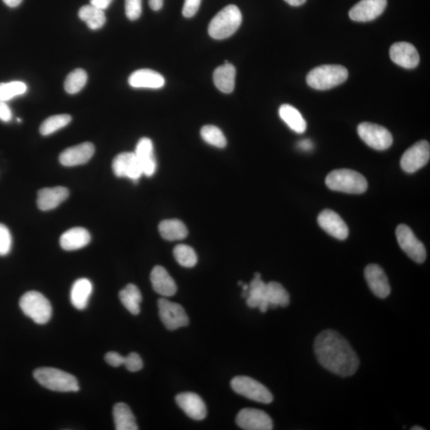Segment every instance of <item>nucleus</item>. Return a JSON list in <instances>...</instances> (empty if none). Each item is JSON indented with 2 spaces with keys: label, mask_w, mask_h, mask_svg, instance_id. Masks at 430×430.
Segmentation results:
<instances>
[{
  "label": "nucleus",
  "mask_w": 430,
  "mask_h": 430,
  "mask_svg": "<svg viewBox=\"0 0 430 430\" xmlns=\"http://www.w3.org/2000/svg\"><path fill=\"white\" fill-rule=\"evenodd\" d=\"M314 351L321 366L342 377L357 372L359 359L351 344L334 330H325L315 339Z\"/></svg>",
  "instance_id": "obj_1"
},
{
  "label": "nucleus",
  "mask_w": 430,
  "mask_h": 430,
  "mask_svg": "<svg viewBox=\"0 0 430 430\" xmlns=\"http://www.w3.org/2000/svg\"><path fill=\"white\" fill-rule=\"evenodd\" d=\"M242 12L235 5H229L220 11L209 24L208 33L214 39L223 40L233 36L241 26Z\"/></svg>",
  "instance_id": "obj_2"
},
{
  "label": "nucleus",
  "mask_w": 430,
  "mask_h": 430,
  "mask_svg": "<svg viewBox=\"0 0 430 430\" xmlns=\"http://www.w3.org/2000/svg\"><path fill=\"white\" fill-rule=\"evenodd\" d=\"M34 378L43 387L53 392H77L80 389L76 378L57 368H38L34 372Z\"/></svg>",
  "instance_id": "obj_3"
},
{
  "label": "nucleus",
  "mask_w": 430,
  "mask_h": 430,
  "mask_svg": "<svg viewBox=\"0 0 430 430\" xmlns=\"http://www.w3.org/2000/svg\"><path fill=\"white\" fill-rule=\"evenodd\" d=\"M325 183L332 191L348 194H363L368 187L361 174L350 169L335 170L328 174Z\"/></svg>",
  "instance_id": "obj_4"
},
{
  "label": "nucleus",
  "mask_w": 430,
  "mask_h": 430,
  "mask_svg": "<svg viewBox=\"0 0 430 430\" xmlns=\"http://www.w3.org/2000/svg\"><path fill=\"white\" fill-rule=\"evenodd\" d=\"M348 71L339 65H324L312 69L307 76L310 87L317 90H327L346 82Z\"/></svg>",
  "instance_id": "obj_5"
},
{
  "label": "nucleus",
  "mask_w": 430,
  "mask_h": 430,
  "mask_svg": "<svg viewBox=\"0 0 430 430\" xmlns=\"http://www.w3.org/2000/svg\"><path fill=\"white\" fill-rule=\"evenodd\" d=\"M19 306L27 317L34 323L46 324L52 317V306L42 293L30 291L20 299Z\"/></svg>",
  "instance_id": "obj_6"
},
{
  "label": "nucleus",
  "mask_w": 430,
  "mask_h": 430,
  "mask_svg": "<svg viewBox=\"0 0 430 430\" xmlns=\"http://www.w3.org/2000/svg\"><path fill=\"white\" fill-rule=\"evenodd\" d=\"M231 386L234 392L253 400L254 402L264 404L271 403L273 394L261 383L248 376H237L231 380Z\"/></svg>",
  "instance_id": "obj_7"
},
{
  "label": "nucleus",
  "mask_w": 430,
  "mask_h": 430,
  "mask_svg": "<svg viewBox=\"0 0 430 430\" xmlns=\"http://www.w3.org/2000/svg\"><path fill=\"white\" fill-rule=\"evenodd\" d=\"M358 134L360 138L369 147L383 151L392 146L393 137L386 128L378 124L364 122L358 126Z\"/></svg>",
  "instance_id": "obj_8"
},
{
  "label": "nucleus",
  "mask_w": 430,
  "mask_h": 430,
  "mask_svg": "<svg viewBox=\"0 0 430 430\" xmlns=\"http://www.w3.org/2000/svg\"><path fill=\"white\" fill-rule=\"evenodd\" d=\"M396 237L400 247L414 262L423 263L426 261V248L407 225H399L396 229Z\"/></svg>",
  "instance_id": "obj_9"
},
{
  "label": "nucleus",
  "mask_w": 430,
  "mask_h": 430,
  "mask_svg": "<svg viewBox=\"0 0 430 430\" xmlns=\"http://www.w3.org/2000/svg\"><path fill=\"white\" fill-rule=\"evenodd\" d=\"M158 308L159 317L169 331L188 326L189 318L181 305L166 299H159Z\"/></svg>",
  "instance_id": "obj_10"
},
{
  "label": "nucleus",
  "mask_w": 430,
  "mask_h": 430,
  "mask_svg": "<svg viewBox=\"0 0 430 430\" xmlns=\"http://www.w3.org/2000/svg\"><path fill=\"white\" fill-rule=\"evenodd\" d=\"M429 143L427 141L419 142L404 152L401 158V167L407 173L416 172L429 162Z\"/></svg>",
  "instance_id": "obj_11"
},
{
  "label": "nucleus",
  "mask_w": 430,
  "mask_h": 430,
  "mask_svg": "<svg viewBox=\"0 0 430 430\" xmlns=\"http://www.w3.org/2000/svg\"><path fill=\"white\" fill-rule=\"evenodd\" d=\"M236 423L240 428L247 430H271L273 420L266 412L258 409L245 408L236 417Z\"/></svg>",
  "instance_id": "obj_12"
},
{
  "label": "nucleus",
  "mask_w": 430,
  "mask_h": 430,
  "mask_svg": "<svg viewBox=\"0 0 430 430\" xmlns=\"http://www.w3.org/2000/svg\"><path fill=\"white\" fill-rule=\"evenodd\" d=\"M115 176L128 178L137 182L142 177L143 172L134 152H123L117 155L113 161Z\"/></svg>",
  "instance_id": "obj_13"
},
{
  "label": "nucleus",
  "mask_w": 430,
  "mask_h": 430,
  "mask_svg": "<svg viewBox=\"0 0 430 430\" xmlns=\"http://www.w3.org/2000/svg\"><path fill=\"white\" fill-rule=\"evenodd\" d=\"M387 0H361L350 10L349 17L353 21H373L384 12Z\"/></svg>",
  "instance_id": "obj_14"
},
{
  "label": "nucleus",
  "mask_w": 430,
  "mask_h": 430,
  "mask_svg": "<svg viewBox=\"0 0 430 430\" xmlns=\"http://www.w3.org/2000/svg\"><path fill=\"white\" fill-rule=\"evenodd\" d=\"M364 276L370 289L377 297L385 299L391 294V286L387 275L378 264H368L365 269Z\"/></svg>",
  "instance_id": "obj_15"
},
{
  "label": "nucleus",
  "mask_w": 430,
  "mask_h": 430,
  "mask_svg": "<svg viewBox=\"0 0 430 430\" xmlns=\"http://www.w3.org/2000/svg\"><path fill=\"white\" fill-rule=\"evenodd\" d=\"M389 56L395 64L406 69L417 67L420 62L417 49L411 43L407 42L393 44L389 49Z\"/></svg>",
  "instance_id": "obj_16"
},
{
  "label": "nucleus",
  "mask_w": 430,
  "mask_h": 430,
  "mask_svg": "<svg viewBox=\"0 0 430 430\" xmlns=\"http://www.w3.org/2000/svg\"><path fill=\"white\" fill-rule=\"evenodd\" d=\"M319 226L331 236L339 240L348 238L349 229L339 215L332 210H324L318 216Z\"/></svg>",
  "instance_id": "obj_17"
},
{
  "label": "nucleus",
  "mask_w": 430,
  "mask_h": 430,
  "mask_svg": "<svg viewBox=\"0 0 430 430\" xmlns=\"http://www.w3.org/2000/svg\"><path fill=\"white\" fill-rule=\"evenodd\" d=\"M94 145L86 142L69 148L60 154L59 161L65 167H74L87 163L93 156Z\"/></svg>",
  "instance_id": "obj_18"
},
{
  "label": "nucleus",
  "mask_w": 430,
  "mask_h": 430,
  "mask_svg": "<svg viewBox=\"0 0 430 430\" xmlns=\"http://www.w3.org/2000/svg\"><path fill=\"white\" fill-rule=\"evenodd\" d=\"M176 401L189 418L196 421H201L206 418V405L198 394L192 392L181 393L177 395Z\"/></svg>",
  "instance_id": "obj_19"
},
{
  "label": "nucleus",
  "mask_w": 430,
  "mask_h": 430,
  "mask_svg": "<svg viewBox=\"0 0 430 430\" xmlns=\"http://www.w3.org/2000/svg\"><path fill=\"white\" fill-rule=\"evenodd\" d=\"M134 153L141 165L143 174L148 177H152L157 172V164L151 139L147 137L139 139Z\"/></svg>",
  "instance_id": "obj_20"
},
{
  "label": "nucleus",
  "mask_w": 430,
  "mask_h": 430,
  "mask_svg": "<svg viewBox=\"0 0 430 430\" xmlns=\"http://www.w3.org/2000/svg\"><path fill=\"white\" fill-rule=\"evenodd\" d=\"M128 84L137 89H161L165 84V78L157 71L149 69H139L128 78Z\"/></svg>",
  "instance_id": "obj_21"
},
{
  "label": "nucleus",
  "mask_w": 430,
  "mask_h": 430,
  "mask_svg": "<svg viewBox=\"0 0 430 430\" xmlns=\"http://www.w3.org/2000/svg\"><path fill=\"white\" fill-rule=\"evenodd\" d=\"M69 194V190L63 187L41 189L38 192V207L43 212L51 211L64 202Z\"/></svg>",
  "instance_id": "obj_22"
},
{
  "label": "nucleus",
  "mask_w": 430,
  "mask_h": 430,
  "mask_svg": "<svg viewBox=\"0 0 430 430\" xmlns=\"http://www.w3.org/2000/svg\"><path fill=\"white\" fill-rule=\"evenodd\" d=\"M150 278H151L154 291L159 295L169 297L177 293V284L163 267L161 266L155 267Z\"/></svg>",
  "instance_id": "obj_23"
},
{
  "label": "nucleus",
  "mask_w": 430,
  "mask_h": 430,
  "mask_svg": "<svg viewBox=\"0 0 430 430\" xmlns=\"http://www.w3.org/2000/svg\"><path fill=\"white\" fill-rule=\"evenodd\" d=\"M267 284L261 279V274L256 273L249 286V295L247 304L249 308H259L262 313H266L269 305L266 301Z\"/></svg>",
  "instance_id": "obj_24"
},
{
  "label": "nucleus",
  "mask_w": 430,
  "mask_h": 430,
  "mask_svg": "<svg viewBox=\"0 0 430 430\" xmlns=\"http://www.w3.org/2000/svg\"><path fill=\"white\" fill-rule=\"evenodd\" d=\"M91 240L89 232L82 227H74L60 238V245L65 251H73L87 247Z\"/></svg>",
  "instance_id": "obj_25"
},
{
  "label": "nucleus",
  "mask_w": 430,
  "mask_h": 430,
  "mask_svg": "<svg viewBox=\"0 0 430 430\" xmlns=\"http://www.w3.org/2000/svg\"><path fill=\"white\" fill-rule=\"evenodd\" d=\"M236 69L232 64L225 63L215 69L213 80L215 87L224 93H231L235 87Z\"/></svg>",
  "instance_id": "obj_26"
},
{
  "label": "nucleus",
  "mask_w": 430,
  "mask_h": 430,
  "mask_svg": "<svg viewBox=\"0 0 430 430\" xmlns=\"http://www.w3.org/2000/svg\"><path fill=\"white\" fill-rule=\"evenodd\" d=\"M93 293V284L89 280L81 278L73 284L71 301L74 308L83 310L87 307L89 299Z\"/></svg>",
  "instance_id": "obj_27"
},
{
  "label": "nucleus",
  "mask_w": 430,
  "mask_h": 430,
  "mask_svg": "<svg viewBox=\"0 0 430 430\" xmlns=\"http://www.w3.org/2000/svg\"><path fill=\"white\" fill-rule=\"evenodd\" d=\"M279 115L282 121L295 133L302 134L306 131L307 123L296 108L288 104H282L279 109Z\"/></svg>",
  "instance_id": "obj_28"
},
{
  "label": "nucleus",
  "mask_w": 430,
  "mask_h": 430,
  "mask_svg": "<svg viewBox=\"0 0 430 430\" xmlns=\"http://www.w3.org/2000/svg\"><path fill=\"white\" fill-rule=\"evenodd\" d=\"M115 429L117 430H137L136 418L127 404L119 403L113 407Z\"/></svg>",
  "instance_id": "obj_29"
},
{
  "label": "nucleus",
  "mask_w": 430,
  "mask_h": 430,
  "mask_svg": "<svg viewBox=\"0 0 430 430\" xmlns=\"http://www.w3.org/2000/svg\"><path fill=\"white\" fill-rule=\"evenodd\" d=\"M159 231L161 237L167 241L184 239L188 234L187 227L178 219L163 220L159 225Z\"/></svg>",
  "instance_id": "obj_30"
},
{
  "label": "nucleus",
  "mask_w": 430,
  "mask_h": 430,
  "mask_svg": "<svg viewBox=\"0 0 430 430\" xmlns=\"http://www.w3.org/2000/svg\"><path fill=\"white\" fill-rule=\"evenodd\" d=\"M266 301L269 308L279 306L287 307L290 302V297L286 289L278 282H271L267 284Z\"/></svg>",
  "instance_id": "obj_31"
},
{
  "label": "nucleus",
  "mask_w": 430,
  "mask_h": 430,
  "mask_svg": "<svg viewBox=\"0 0 430 430\" xmlns=\"http://www.w3.org/2000/svg\"><path fill=\"white\" fill-rule=\"evenodd\" d=\"M119 297L124 307L133 315H138L141 312V304L142 302V295L137 286L133 284H128L126 288L119 293Z\"/></svg>",
  "instance_id": "obj_32"
},
{
  "label": "nucleus",
  "mask_w": 430,
  "mask_h": 430,
  "mask_svg": "<svg viewBox=\"0 0 430 430\" xmlns=\"http://www.w3.org/2000/svg\"><path fill=\"white\" fill-rule=\"evenodd\" d=\"M78 16L91 30L101 29L106 23V17L104 11L92 6L91 4L86 5V6L80 8Z\"/></svg>",
  "instance_id": "obj_33"
},
{
  "label": "nucleus",
  "mask_w": 430,
  "mask_h": 430,
  "mask_svg": "<svg viewBox=\"0 0 430 430\" xmlns=\"http://www.w3.org/2000/svg\"><path fill=\"white\" fill-rule=\"evenodd\" d=\"M72 121V117L68 114L55 115V116L49 117L40 126V133L43 136H49L58 130L68 126Z\"/></svg>",
  "instance_id": "obj_34"
},
{
  "label": "nucleus",
  "mask_w": 430,
  "mask_h": 430,
  "mask_svg": "<svg viewBox=\"0 0 430 430\" xmlns=\"http://www.w3.org/2000/svg\"><path fill=\"white\" fill-rule=\"evenodd\" d=\"M87 73L82 69H76L69 73L65 81L64 88L69 94H76L86 86Z\"/></svg>",
  "instance_id": "obj_35"
},
{
  "label": "nucleus",
  "mask_w": 430,
  "mask_h": 430,
  "mask_svg": "<svg viewBox=\"0 0 430 430\" xmlns=\"http://www.w3.org/2000/svg\"><path fill=\"white\" fill-rule=\"evenodd\" d=\"M174 257L177 262L185 268H192L198 262V257L194 249L187 245L180 244L174 249Z\"/></svg>",
  "instance_id": "obj_36"
},
{
  "label": "nucleus",
  "mask_w": 430,
  "mask_h": 430,
  "mask_svg": "<svg viewBox=\"0 0 430 430\" xmlns=\"http://www.w3.org/2000/svg\"><path fill=\"white\" fill-rule=\"evenodd\" d=\"M203 141L214 147L223 148L227 146V139L221 129L214 126H205L201 129Z\"/></svg>",
  "instance_id": "obj_37"
},
{
  "label": "nucleus",
  "mask_w": 430,
  "mask_h": 430,
  "mask_svg": "<svg viewBox=\"0 0 430 430\" xmlns=\"http://www.w3.org/2000/svg\"><path fill=\"white\" fill-rule=\"evenodd\" d=\"M27 86L23 82L0 83V102H7L14 98L26 93Z\"/></svg>",
  "instance_id": "obj_38"
},
{
  "label": "nucleus",
  "mask_w": 430,
  "mask_h": 430,
  "mask_svg": "<svg viewBox=\"0 0 430 430\" xmlns=\"http://www.w3.org/2000/svg\"><path fill=\"white\" fill-rule=\"evenodd\" d=\"M12 238L6 226L0 223V256H5L11 251Z\"/></svg>",
  "instance_id": "obj_39"
},
{
  "label": "nucleus",
  "mask_w": 430,
  "mask_h": 430,
  "mask_svg": "<svg viewBox=\"0 0 430 430\" xmlns=\"http://www.w3.org/2000/svg\"><path fill=\"white\" fill-rule=\"evenodd\" d=\"M142 13V0H126V16L131 21L141 17Z\"/></svg>",
  "instance_id": "obj_40"
},
{
  "label": "nucleus",
  "mask_w": 430,
  "mask_h": 430,
  "mask_svg": "<svg viewBox=\"0 0 430 430\" xmlns=\"http://www.w3.org/2000/svg\"><path fill=\"white\" fill-rule=\"evenodd\" d=\"M124 365L131 372L141 371L144 366L141 357L135 352L130 353L128 356L124 357Z\"/></svg>",
  "instance_id": "obj_41"
},
{
  "label": "nucleus",
  "mask_w": 430,
  "mask_h": 430,
  "mask_svg": "<svg viewBox=\"0 0 430 430\" xmlns=\"http://www.w3.org/2000/svg\"><path fill=\"white\" fill-rule=\"evenodd\" d=\"M201 1L202 0H185L183 8V16L193 17L198 12Z\"/></svg>",
  "instance_id": "obj_42"
},
{
  "label": "nucleus",
  "mask_w": 430,
  "mask_h": 430,
  "mask_svg": "<svg viewBox=\"0 0 430 430\" xmlns=\"http://www.w3.org/2000/svg\"><path fill=\"white\" fill-rule=\"evenodd\" d=\"M106 361L113 367H118L124 365V357L117 352H110L104 357Z\"/></svg>",
  "instance_id": "obj_43"
},
{
  "label": "nucleus",
  "mask_w": 430,
  "mask_h": 430,
  "mask_svg": "<svg viewBox=\"0 0 430 430\" xmlns=\"http://www.w3.org/2000/svg\"><path fill=\"white\" fill-rule=\"evenodd\" d=\"M12 118V110L8 106L7 102H0V120L3 122H9Z\"/></svg>",
  "instance_id": "obj_44"
},
{
  "label": "nucleus",
  "mask_w": 430,
  "mask_h": 430,
  "mask_svg": "<svg viewBox=\"0 0 430 430\" xmlns=\"http://www.w3.org/2000/svg\"><path fill=\"white\" fill-rule=\"evenodd\" d=\"M112 2L113 0H90V4H91L92 6L102 10V11L107 9Z\"/></svg>",
  "instance_id": "obj_45"
},
{
  "label": "nucleus",
  "mask_w": 430,
  "mask_h": 430,
  "mask_svg": "<svg viewBox=\"0 0 430 430\" xmlns=\"http://www.w3.org/2000/svg\"><path fill=\"white\" fill-rule=\"evenodd\" d=\"M297 146L299 149L304 152L312 151L314 147L313 142L309 139H302V141L299 142Z\"/></svg>",
  "instance_id": "obj_46"
},
{
  "label": "nucleus",
  "mask_w": 430,
  "mask_h": 430,
  "mask_svg": "<svg viewBox=\"0 0 430 430\" xmlns=\"http://www.w3.org/2000/svg\"><path fill=\"white\" fill-rule=\"evenodd\" d=\"M149 6L153 11H159L163 8V0H148Z\"/></svg>",
  "instance_id": "obj_47"
},
{
  "label": "nucleus",
  "mask_w": 430,
  "mask_h": 430,
  "mask_svg": "<svg viewBox=\"0 0 430 430\" xmlns=\"http://www.w3.org/2000/svg\"><path fill=\"white\" fill-rule=\"evenodd\" d=\"M3 1L10 8H16L22 3L23 0H3Z\"/></svg>",
  "instance_id": "obj_48"
},
{
  "label": "nucleus",
  "mask_w": 430,
  "mask_h": 430,
  "mask_svg": "<svg viewBox=\"0 0 430 430\" xmlns=\"http://www.w3.org/2000/svg\"><path fill=\"white\" fill-rule=\"evenodd\" d=\"M287 3L293 7L302 6L307 0H284Z\"/></svg>",
  "instance_id": "obj_49"
},
{
  "label": "nucleus",
  "mask_w": 430,
  "mask_h": 430,
  "mask_svg": "<svg viewBox=\"0 0 430 430\" xmlns=\"http://www.w3.org/2000/svg\"><path fill=\"white\" fill-rule=\"evenodd\" d=\"M412 430H423L424 428L421 427H414L413 428H411Z\"/></svg>",
  "instance_id": "obj_50"
},
{
  "label": "nucleus",
  "mask_w": 430,
  "mask_h": 430,
  "mask_svg": "<svg viewBox=\"0 0 430 430\" xmlns=\"http://www.w3.org/2000/svg\"><path fill=\"white\" fill-rule=\"evenodd\" d=\"M243 282H238V286H242Z\"/></svg>",
  "instance_id": "obj_51"
}]
</instances>
